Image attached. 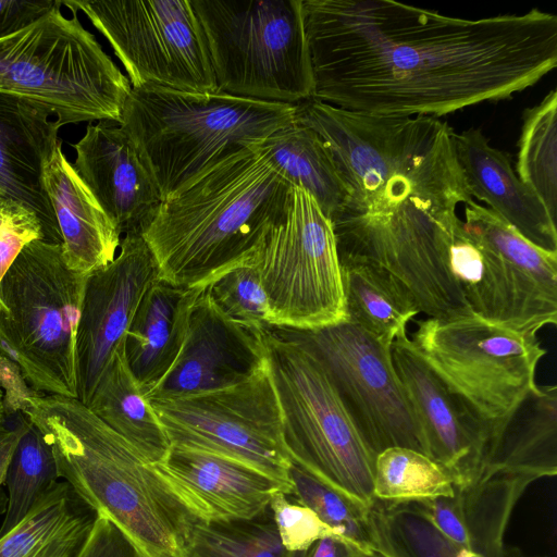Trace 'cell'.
<instances>
[{
    "mask_svg": "<svg viewBox=\"0 0 557 557\" xmlns=\"http://www.w3.org/2000/svg\"><path fill=\"white\" fill-rule=\"evenodd\" d=\"M74 169L121 235H141L163 199L131 136L119 123H89L72 144Z\"/></svg>",
    "mask_w": 557,
    "mask_h": 557,
    "instance_id": "obj_20",
    "label": "cell"
},
{
    "mask_svg": "<svg viewBox=\"0 0 557 557\" xmlns=\"http://www.w3.org/2000/svg\"><path fill=\"white\" fill-rule=\"evenodd\" d=\"M290 184L244 147L164 199L141 236L160 278L202 288L253 256L284 216Z\"/></svg>",
    "mask_w": 557,
    "mask_h": 557,
    "instance_id": "obj_3",
    "label": "cell"
},
{
    "mask_svg": "<svg viewBox=\"0 0 557 557\" xmlns=\"http://www.w3.org/2000/svg\"><path fill=\"white\" fill-rule=\"evenodd\" d=\"M556 473L557 386L535 385L491 447L480 476L510 474L534 482Z\"/></svg>",
    "mask_w": 557,
    "mask_h": 557,
    "instance_id": "obj_25",
    "label": "cell"
},
{
    "mask_svg": "<svg viewBox=\"0 0 557 557\" xmlns=\"http://www.w3.org/2000/svg\"><path fill=\"white\" fill-rule=\"evenodd\" d=\"M358 547L348 541L333 535L322 537L300 552H287V557H359Z\"/></svg>",
    "mask_w": 557,
    "mask_h": 557,
    "instance_id": "obj_40",
    "label": "cell"
},
{
    "mask_svg": "<svg viewBox=\"0 0 557 557\" xmlns=\"http://www.w3.org/2000/svg\"><path fill=\"white\" fill-rule=\"evenodd\" d=\"M203 290L228 320L258 329L270 326L269 301L253 256L213 278Z\"/></svg>",
    "mask_w": 557,
    "mask_h": 557,
    "instance_id": "obj_35",
    "label": "cell"
},
{
    "mask_svg": "<svg viewBox=\"0 0 557 557\" xmlns=\"http://www.w3.org/2000/svg\"><path fill=\"white\" fill-rule=\"evenodd\" d=\"M252 145L285 181L310 195L329 219L344 205L347 189L325 143L310 127L294 121Z\"/></svg>",
    "mask_w": 557,
    "mask_h": 557,
    "instance_id": "obj_29",
    "label": "cell"
},
{
    "mask_svg": "<svg viewBox=\"0 0 557 557\" xmlns=\"http://www.w3.org/2000/svg\"><path fill=\"white\" fill-rule=\"evenodd\" d=\"M263 339L267 369L292 462L372 506L375 456L357 431L320 360L288 329L267 326Z\"/></svg>",
    "mask_w": 557,
    "mask_h": 557,
    "instance_id": "obj_8",
    "label": "cell"
},
{
    "mask_svg": "<svg viewBox=\"0 0 557 557\" xmlns=\"http://www.w3.org/2000/svg\"><path fill=\"white\" fill-rule=\"evenodd\" d=\"M20 410L50 445L60 478L144 557H186L196 519L128 442L77 398L35 393Z\"/></svg>",
    "mask_w": 557,
    "mask_h": 557,
    "instance_id": "obj_4",
    "label": "cell"
},
{
    "mask_svg": "<svg viewBox=\"0 0 557 557\" xmlns=\"http://www.w3.org/2000/svg\"><path fill=\"white\" fill-rule=\"evenodd\" d=\"M160 278L141 235H125L114 259L88 275L76 334L77 399L88 405L149 286Z\"/></svg>",
    "mask_w": 557,
    "mask_h": 557,
    "instance_id": "obj_16",
    "label": "cell"
},
{
    "mask_svg": "<svg viewBox=\"0 0 557 557\" xmlns=\"http://www.w3.org/2000/svg\"><path fill=\"white\" fill-rule=\"evenodd\" d=\"M5 419V409H4V394L2 388L0 387V420Z\"/></svg>",
    "mask_w": 557,
    "mask_h": 557,
    "instance_id": "obj_43",
    "label": "cell"
},
{
    "mask_svg": "<svg viewBox=\"0 0 557 557\" xmlns=\"http://www.w3.org/2000/svg\"><path fill=\"white\" fill-rule=\"evenodd\" d=\"M42 184L60 230L67 268L88 275L111 262L121 234L66 159L61 140L45 162Z\"/></svg>",
    "mask_w": 557,
    "mask_h": 557,
    "instance_id": "obj_23",
    "label": "cell"
},
{
    "mask_svg": "<svg viewBox=\"0 0 557 557\" xmlns=\"http://www.w3.org/2000/svg\"><path fill=\"white\" fill-rule=\"evenodd\" d=\"M359 557H386V556L374 549L373 552H370V553H361L359 555Z\"/></svg>",
    "mask_w": 557,
    "mask_h": 557,
    "instance_id": "obj_44",
    "label": "cell"
},
{
    "mask_svg": "<svg viewBox=\"0 0 557 557\" xmlns=\"http://www.w3.org/2000/svg\"><path fill=\"white\" fill-rule=\"evenodd\" d=\"M417 325L409 338L479 423L488 454L536 385V367L546 349L536 334L516 332L473 314L426 318Z\"/></svg>",
    "mask_w": 557,
    "mask_h": 557,
    "instance_id": "obj_11",
    "label": "cell"
},
{
    "mask_svg": "<svg viewBox=\"0 0 557 557\" xmlns=\"http://www.w3.org/2000/svg\"><path fill=\"white\" fill-rule=\"evenodd\" d=\"M37 239H44L37 214L0 191V282L24 247Z\"/></svg>",
    "mask_w": 557,
    "mask_h": 557,
    "instance_id": "obj_37",
    "label": "cell"
},
{
    "mask_svg": "<svg viewBox=\"0 0 557 557\" xmlns=\"http://www.w3.org/2000/svg\"><path fill=\"white\" fill-rule=\"evenodd\" d=\"M163 483L196 520L252 519L275 493L292 491L253 467L222 455L171 446L152 465Z\"/></svg>",
    "mask_w": 557,
    "mask_h": 557,
    "instance_id": "obj_19",
    "label": "cell"
},
{
    "mask_svg": "<svg viewBox=\"0 0 557 557\" xmlns=\"http://www.w3.org/2000/svg\"><path fill=\"white\" fill-rule=\"evenodd\" d=\"M253 260L269 301V325L310 331L346 320L341 265L330 219L290 186L282 220Z\"/></svg>",
    "mask_w": 557,
    "mask_h": 557,
    "instance_id": "obj_12",
    "label": "cell"
},
{
    "mask_svg": "<svg viewBox=\"0 0 557 557\" xmlns=\"http://www.w3.org/2000/svg\"><path fill=\"white\" fill-rule=\"evenodd\" d=\"M270 509L281 544L287 552H300L322 537L336 535L313 510L290 500L284 492L274 494Z\"/></svg>",
    "mask_w": 557,
    "mask_h": 557,
    "instance_id": "obj_36",
    "label": "cell"
},
{
    "mask_svg": "<svg viewBox=\"0 0 557 557\" xmlns=\"http://www.w3.org/2000/svg\"><path fill=\"white\" fill-rule=\"evenodd\" d=\"M456 557H524V555L519 548L505 545L494 550L465 548Z\"/></svg>",
    "mask_w": 557,
    "mask_h": 557,
    "instance_id": "obj_42",
    "label": "cell"
},
{
    "mask_svg": "<svg viewBox=\"0 0 557 557\" xmlns=\"http://www.w3.org/2000/svg\"><path fill=\"white\" fill-rule=\"evenodd\" d=\"M216 91L296 104L313 96L302 0H190Z\"/></svg>",
    "mask_w": 557,
    "mask_h": 557,
    "instance_id": "obj_9",
    "label": "cell"
},
{
    "mask_svg": "<svg viewBox=\"0 0 557 557\" xmlns=\"http://www.w3.org/2000/svg\"><path fill=\"white\" fill-rule=\"evenodd\" d=\"M313 98L379 116L440 117L511 98L557 65V16L476 20L393 0H302Z\"/></svg>",
    "mask_w": 557,
    "mask_h": 557,
    "instance_id": "obj_1",
    "label": "cell"
},
{
    "mask_svg": "<svg viewBox=\"0 0 557 557\" xmlns=\"http://www.w3.org/2000/svg\"><path fill=\"white\" fill-rule=\"evenodd\" d=\"M449 245V265L471 313L528 334L557 323V252L525 239L473 199Z\"/></svg>",
    "mask_w": 557,
    "mask_h": 557,
    "instance_id": "obj_10",
    "label": "cell"
},
{
    "mask_svg": "<svg viewBox=\"0 0 557 557\" xmlns=\"http://www.w3.org/2000/svg\"><path fill=\"white\" fill-rule=\"evenodd\" d=\"M123 342L114 351L87 407L154 465L165 457L171 444L127 366Z\"/></svg>",
    "mask_w": 557,
    "mask_h": 557,
    "instance_id": "obj_28",
    "label": "cell"
},
{
    "mask_svg": "<svg viewBox=\"0 0 557 557\" xmlns=\"http://www.w3.org/2000/svg\"><path fill=\"white\" fill-rule=\"evenodd\" d=\"M289 331L320 360L374 456L392 447L428 455L421 426L393 364L391 349L347 320L310 331Z\"/></svg>",
    "mask_w": 557,
    "mask_h": 557,
    "instance_id": "obj_15",
    "label": "cell"
},
{
    "mask_svg": "<svg viewBox=\"0 0 557 557\" xmlns=\"http://www.w3.org/2000/svg\"><path fill=\"white\" fill-rule=\"evenodd\" d=\"M106 37L132 88L216 91L202 26L190 0H58Z\"/></svg>",
    "mask_w": 557,
    "mask_h": 557,
    "instance_id": "obj_13",
    "label": "cell"
},
{
    "mask_svg": "<svg viewBox=\"0 0 557 557\" xmlns=\"http://www.w3.org/2000/svg\"><path fill=\"white\" fill-rule=\"evenodd\" d=\"M97 516L67 482L58 481L0 536V557H78Z\"/></svg>",
    "mask_w": 557,
    "mask_h": 557,
    "instance_id": "obj_26",
    "label": "cell"
},
{
    "mask_svg": "<svg viewBox=\"0 0 557 557\" xmlns=\"http://www.w3.org/2000/svg\"><path fill=\"white\" fill-rule=\"evenodd\" d=\"M88 275L67 268L61 244L37 239L0 282V354L35 393L77 398L76 334Z\"/></svg>",
    "mask_w": 557,
    "mask_h": 557,
    "instance_id": "obj_7",
    "label": "cell"
},
{
    "mask_svg": "<svg viewBox=\"0 0 557 557\" xmlns=\"http://www.w3.org/2000/svg\"><path fill=\"white\" fill-rule=\"evenodd\" d=\"M17 413V422L13 426H8L5 420H0V487L4 483L9 462L26 423V416L22 411Z\"/></svg>",
    "mask_w": 557,
    "mask_h": 557,
    "instance_id": "obj_41",
    "label": "cell"
},
{
    "mask_svg": "<svg viewBox=\"0 0 557 557\" xmlns=\"http://www.w3.org/2000/svg\"><path fill=\"white\" fill-rule=\"evenodd\" d=\"M186 557H287L269 508L252 519L190 525Z\"/></svg>",
    "mask_w": 557,
    "mask_h": 557,
    "instance_id": "obj_33",
    "label": "cell"
},
{
    "mask_svg": "<svg viewBox=\"0 0 557 557\" xmlns=\"http://www.w3.org/2000/svg\"><path fill=\"white\" fill-rule=\"evenodd\" d=\"M264 329L228 320L201 288L189 312L182 350L147 399L196 395L251 379L267 367Z\"/></svg>",
    "mask_w": 557,
    "mask_h": 557,
    "instance_id": "obj_17",
    "label": "cell"
},
{
    "mask_svg": "<svg viewBox=\"0 0 557 557\" xmlns=\"http://www.w3.org/2000/svg\"><path fill=\"white\" fill-rule=\"evenodd\" d=\"M58 479L59 470L50 445L26 417L24 431L5 473L9 502L0 536L16 527Z\"/></svg>",
    "mask_w": 557,
    "mask_h": 557,
    "instance_id": "obj_32",
    "label": "cell"
},
{
    "mask_svg": "<svg viewBox=\"0 0 557 557\" xmlns=\"http://www.w3.org/2000/svg\"><path fill=\"white\" fill-rule=\"evenodd\" d=\"M391 355L421 426L429 457L453 473L456 485L475 481L488 448L479 423L407 333L393 342Z\"/></svg>",
    "mask_w": 557,
    "mask_h": 557,
    "instance_id": "obj_18",
    "label": "cell"
},
{
    "mask_svg": "<svg viewBox=\"0 0 557 557\" xmlns=\"http://www.w3.org/2000/svg\"><path fill=\"white\" fill-rule=\"evenodd\" d=\"M294 104L220 91L132 88L119 124L166 199L211 166L295 121Z\"/></svg>",
    "mask_w": 557,
    "mask_h": 557,
    "instance_id": "obj_5",
    "label": "cell"
},
{
    "mask_svg": "<svg viewBox=\"0 0 557 557\" xmlns=\"http://www.w3.org/2000/svg\"><path fill=\"white\" fill-rule=\"evenodd\" d=\"M55 3L52 0H0V38L39 18Z\"/></svg>",
    "mask_w": 557,
    "mask_h": 557,
    "instance_id": "obj_39",
    "label": "cell"
},
{
    "mask_svg": "<svg viewBox=\"0 0 557 557\" xmlns=\"http://www.w3.org/2000/svg\"><path fill=\"white\" fill-rule=\"evenodd\" d=\"M50 113L23 99L0 94V191L23 202L39 218L44 240L61 244L42 169L59 143L60 126Z\"/></svg>",
    "mask_w": 557,
    "mask_h": 557,
    "instance_id": "obj_22",
    "label": "cell"
},
{
    "mask_svg": "<svg viewBox=\"0 0 557 557\" xmlns=\"http://www.w3.org/2000/svg\"><path fill=\"white\" fill-rule=\"evenodd\" d=\"M518 177L557 218V91L522 114L516 163Z\"/></svg>",
    "mask_w": 557,
    "mask_h": 557,
    "instance_id": "obj_30",
    "label": "cell"
},
{
    "mask_svg": "<svg viewBox=\"0 0 557 557\" xmlns=\"http://www.w3.org/2000/svg\"><path fill=\"white\" fill-rule=\"evenodd\" d=\"M454 148L471 198L484 201L533 245L557 252V221L518 177L509 154L494 148L474 127L454 133Z\"/></svg>",
    "mask_w": 557,
    "mask_h": 557,
    "instance_id": "obj_21",
    "label": "cell"
},
{
    "mask_svg": "<svg viewBox=\"0 0 557 557\" xmlns=\"http://www.w3.org/2000/svg\"><path fill=\"white\" fill-rule=\"evenodd\" d=\"M57 1L39 18L0 38V94L46 109L62 127L119 123L132 90L128 78L71 10Z\"/></svg>",
    "mask_w": 557,
    "mask_h": 557,
    "instance_id": "obj_6",
    "label": "cell"
},
{
    "mask_svg": "<svg viewBox=\"0 0 557 557\" xmlns=\"http://www.w3.org/2000/svg\"><path fill=\"white\" fill-rule=\"evenodd\" d=\"M536 557H548V556H536Z\"/></svg>",
    "mask_w": 557,
    "mask_h": 557,
    "instance_id": "obj_45",
    "label": "cell"
},
{
    "mask_svg": "<svg viewBox=\"0 0 557 557\" xmlns=\"http://www.w3.org/2000/svg\"><path fill=\"white\" fill-rule=\"evenodd\" d=\"M346 320L383 347L407 333V324L420 313L409 289L375 263L338 256Z\"/></svg>",
    "mask_w": 557,
    "mask_h": 557,
    "instance_id": "obj_27",
    "label": "cell"
},
{
    "mask_svg": "<svg viewBox=\"0 0 557 557\" xmlns=\"http://www.w3.org/2000/svg\"><path fill=\"white\" fill-rule=\"evenodd\" d=\"M200 290L158 278L144 294L123 345L127 366L146 398L174 366Z\"/></svg>",
    "mask_w": 557,
    "mask_h": 557,
    "instance_id": "obj_24",
    "label": "cell"
},
{
    "mask_svg": "<svg viewBox=\"0 0 557 557\" xmlns=\"http://www.w3.org/2000/svg\"><path fill=\"white\" fill-rule=\"evenodd\" d=\"M456 478L414 449L387 448L374 458L373 497L383 503H412L454 495Z\"/></svg>",
    "mask_w": 557,
    "mask_h": 557,
    "instance_id": "obj_31",
    "label": "cell"
},
{
    "mask_svg": "<svg viewBox=\"0 0 557 557\" xmlns=\"http://www.w3.org/2000/svg\"><path fill=\"white\" fill-rule=\"evenodd\" d=\"M289 479L296 500L313 510L339 537L360 550H374L370 530V508L318 480L292 462Z\"/></svg>",
    "mask_w": 557,
    "mask_h": 557,
    "instance_id": "obj_34",
    "label": "cell"
},
{
    "mask_svg": "<svg viewBox=\"0 0 557 557\" xmlns=\"http://www.w3.org/2000/svg\"><path fill=\"white\" fill-rule=\"evenodd\" d=\"M147 400L171 446L247 463L287 486L293 495L292 460L267 367L251 379L222 389Z\"/></svg>",
    "mask_w": 557,
    "mask_h": 557,
    "instance_id": "obj_14",
    "label": "cell"
},
{
    "mask_svg": "<svg viewBox=\"0 0 557 557\" xmlns=\"http://www.w3.org/2000/svg\"><path fill=\"white\" fill-rule=\"evenodd\" d=\"M78 557H144V555L111 519L98 513Z\"/></svg>",
    "mask_w": 557,
    "mask_h": 557,
    "instance_id": "obj_38",
    "label": "cell"
},
{
    "mask_svg": "<svg viewBox=\"0 0 557 557\" xmlns=\"http://www.w3.org/2000/svg\"><path fill=\"white\" fill-rule=\"evenodd\" d=\"M296 122L325 143L347 198L330 221L338 256L377 264L418 302L455 284L449 245L472 198L456 158L454 131L437 117L379 116L313 97L294 104Z\"/></svg>",
    "mask_w": 557,
    "mask_h": 557,
    "instance_id": "obj_2",
    "label": "cell"
}]
</instances>
